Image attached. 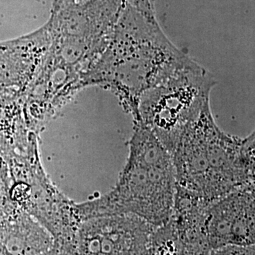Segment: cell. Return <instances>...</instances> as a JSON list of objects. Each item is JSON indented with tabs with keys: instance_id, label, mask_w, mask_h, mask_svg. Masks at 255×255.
<instances>
[{
	"instance_id": "52a82bcc",
	"label": "cell",
	"mask_w": 255,
	"mask_h": 255,
	"mask_svg": "<svg viewBox=\"0 0 255 255\" xmlns=\"http://www.w3.org/2000/svg\"><path fill=\"white\" fill-rule=\"evenodd\" d=\"M53 239L24 211L0 226V255L53 254Z\"/></svg>"
},
{
	"instance_id": "8992f818",
	"label": "cell",
	"mask_w": 255,
	"mask_h": 255,
	"mask_svg": "<svg viewBox=\"0 0 255 255\" xmlns=\"http://www.w3.org/2000/svg\"><path fill=\"white\" fill-rule=\"evenodd\" d=\"M157 226L136 215H104L83 219L75 233L73 254L150 255Z\"/></svg>"
},
{
	"instance_id": "9c48e42d",
	"label": "cell",
	"mask_w": 255,
	"mask_h": 255,
	"mask_svg": "<svg viewBox=\"0 0 255 255\" xmlns=\"http://www.w3.org/2000/svg\"><path fill=\"white\" fill-rule=\"evenodd\" d=\"M11 184L7 162L0 155V226L15 219L23 211L11 199Z\"/></svg>"
},
{
	"instance_id": "277c9868",
	"label": "cell",
	"mask_w": 255,
	"mask_h": 255,
	"mask_svg": "<svg viewBox=\"0 0 255 255\" xmlns=\"http://www.w3.org/2000/svg\"><path fill=\"white\" fill-rule=\"evenodd\" d=\"M214 77L196 63L183 68L140 96L137 119L172 155L184 132L210 106Z\"/></svg>"
},
{
	"instance_id": "6da1fadb",
	"label": "cell",
	"mask_w": 255,
	"mask_h": 255,
	"mask_svg": "<svg viewBox=\"0 0 255 255\" xmlns=\"http://www.w3.org/2000/svg\"><path fill=\"white\" fill-rule=\"evenodd\" d=\"M195 63L169 41L155 13L127 3L110 43L94 65L92 80L115 92L136 121L144 92Z\"/></svg>"
},
{
	"instance_id": "3957f363",
	"label": "cell",
	"mask_w": 255,
	"mask_h": 255,
	"mask_svg": "<svg viewBox=\"0 0 255 255\" xmlns=\"http://www.w3.org/2000/svg\"><path fill=\"white\" fill-rule=\"evenodd\" d=\"M134 124L118 182L108 194L77 206L82 219L130 214L159 226L172 215L177 191L172 155L147 128Z\"/></svg>"
},
{
	"instance_id": "5b68a950",
	"label": "cell",
	"mask_w": 255,
	"mask_h": 255,
	"mask_svg": "<svg viewBox=\"0 0 255 255\" xmlns=\"http://www.w3.org/2000/svg\"><path fill=\"white\" fill-rule=\"evenodd\" d=\"M198 229L206 255L226 247L255 246V185L204 201Z\"/></svg>"
},
{
	"instance_id": "ba28073f",
	"label": "cell",
	"mask_w": 255,
	"mask_h": 255,
	"mask_svg": "<svg viewBox=\"0 0 255 255\" xmlns=\"http://www.w3.org/2000/svg\"><path fill=\"white\" fill-rule=\"evenodd\" d=\"M22 136L14 95L0 91V153L16 147Z\"/></svg>"
},
{
	"instance_id": "7a4b0ae2",
	"label": "cell",
	"mask_w": 255,
	"mask_h": 255,
	"mask_svg": "<svg viewBox=\"0 0 255 255\" xmlns=\"http://www.w3.org/2000/svg\"><path fill=\"white\" fill-rule=\"evenodd\" d=\"M177 184L207 201L255 185V134L223 131L210 106L187 129L172 154Z\"/></svg>"
}]
</instances>
